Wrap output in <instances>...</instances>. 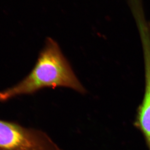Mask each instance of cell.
I'll return each instance as SVG.
<instances>
[{
	"label": "cell",
	"mask_w": 150,
	"mask_h": 150,
	"mask_svg": "<svg viewBox=\"0 0 150 150\" xmlns=\"http://www.w3.org/2000/svg\"><path fill=\"white\" fill-rule=\"evenodd\" d=\"M61 87L80 93L86 92L58 43L48 38L32 71L19 83L0 91V101L4 102L18 96L30 94L45 88Z\"/></svg>",
	"instance_id": "6da1fadb"
},
{
	"label": "cell",
	"mask_w": 150,
	"mask_h": 150,
	"mask_svg": "<svg viewBox=\"0 0 150 150\" xmlns=\"http://www.w3.org/2000/svg\"><path fill=\"white\" fill-rule=\"evenodd\" d=\"M0 150H62L45 132L0 119Z\"/></svg>",
	"instance_id": "7a4b0ae2"
},
{
	"label": "cell",
	"mask_w": 150,
	"mask_h": 150,
	"mask_svg": "<svg viewBox=\"0 0 150 150\" xmlns=\"http://www.w3.org/2000/svg\"><path fill=\"white\" fill-rule=\"evenodd\" d=\"M145 75L144 96L138 110L136 124L145 137L150 150V50L144 53Z\"/></svg>",
	"instance_id": "3957f363"
}]
</instances>
